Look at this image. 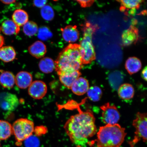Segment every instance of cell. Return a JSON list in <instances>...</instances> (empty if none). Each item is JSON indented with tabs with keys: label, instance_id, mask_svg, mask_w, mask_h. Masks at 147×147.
<instances>
[{
	"label": "cell",
	"instance_id": "52a82bcc",
	"mask_svg": "<svg viewBox=\"0 0 147 147\" xmlns=\"http://www.w3.org/2000/svg\"><path fill=\"white\" fill-rule=\"evenodd\" d=\"M100 108L102 111V120L105 124L112 125L117 124L120 119V115L115 105L107 103L101 106Z\"/></svg>",
	"mask_w": 147,
	"mask_h": 147
},
{
	"label": "cell",
	"instance_id": "ffe728a7",
	"mask_svg": "<svg viewBox=\"0 0 147 147\" xmlns=\"http://www.w3.org/2000/svg\"><path fill=\"white\" fill-rule=\"evenodd\" d=\"M117 90L119 96L123 100H130L133 98L135 94L133 86L129 84H121Z\"/></svg>",
	"mask_w": 147,
	"mask_h": 147
},
{
	"label": "cell",
	"instance_id": "4316f807",
	"mask_svg": "<svg viewBox=\"0 0 147 147\" xmlns=\"http://www.w3.org/2000/svg\"><path fill=\"white\" fill-rule=\"evenodd\" d=\"M23 31L26 36H32L37 33L38 27L37 24L34 22L28 21L23 26Z\"/></svg>",
	"mask_w": 147,
	"mask_h": 147
},
{
	"label": "cell",
	"instance_id": "44dd1931",
	"mask_svg": "<svg viewBox=\"0 0 147 147\" xmlns=\"http://www.w3.org/2000/svg\"><path fill=\"white\" fill-rule=\"evenodd\" d=\"M125 66L128 73L132 75L140 70L142 64L139 59L136 57H131L127 60Z\"/></svg>",
	"mask_w": 147,
	"mask_h": 147
},
{
	"label": "cell",
	"instance_id": "603a6c76",
	"mask_svg": "<svg viewBox=\"0 0 147 147\" xmlns=\"http://www.w3.org/2000/svg\"><path fill=\"white\" fill-rule=\"evenodd\" d=\"M38 67L42 72L45 74L50 73L55 69V62L51 58H44L40 60Z\"/></svg>",
	"mask_w": 147,
	"mask_h": 147
},
{
	"label": "cell",
	"instance_id": "7a4b0ae2",
	"mask_svg": "<svg viewBox=\"0 0 147 147\" xmlns=\"http://www.w3.org/2000/svg\"><path fill=\"white\" fill-rule=\"evenodd\" d=\"M55 63L59 76L82 69L80 45L69 44L60 53Z\"/></svg>",
	"mask_w": 147,
	"mask_h": 147
},
{
	"label": "cell",
	"instance_id": "836d02e7",
	"mask_svg": "<svg viewBox=\"0 0 147 147\" xmlns=\"http://www.w3.org/2000/svg\"><path fill=\"white\" fill-rule=\"evenodd\" d=\"M1 27H0V48L3 47V45H4L5 40L3 36L2 35L1 33Z\"/></svg>",
	"mask_w": 147,
	"mask_h": 147
},
{
	"label": "cell",
	"instance_id": "2e32d148",
	"mask_svg": "<svg viewBox=\"0 0 147 147\" xmlns=\"http://www.w3.org/2000/svg\"><path fill=\"white\" fill-rule=\"evenodd\" d=\"M81 75L79 71H76L64 74L59 75V78L61 82L66 87L71 89L72 84Z\"/></svg>",
	"mask_w": 147,
	"mask_h": 147
},
{
	"label": "cell",
	"instance_id": "6da1fadb",
	"mask_svg": "<svg viewBox=\"0 0 147 147\" xmlns=\"http://www.w3.org/2000/svg\"><path fill=\"white\" fill-rule=\"evenodd\" d=\"M95 120L90 110L80 111L68 119L64 128L73 144L78 147H86L88 140L97 133Z\"/></svg>",
	"mask_w": 147,
	"mask_h": 147
},
{
	"label": "cell",
	"instance_id": "83f0119b",
	"mask_svg": "<svg viewBox=\"0 0 147 147\" xmlns=\"http://www.w3.org/2000/svg\"><path fill=\"white\" fill-rule=\"evenodd\" d=\"M42 17L44 19L48 21L53 20L54 17V10L49 5H45L42 8L41 11Z\"/></svg>",
	"mask_w": 147,
	"mask_h": 147
},
{
	"label": "cell",
	"instance_id": "d6986e66",
	"mask_svg": "<svg viewBox=\"0 0 147 147\" xmlns=\"http://www.w3.org/2000/svg\"><path fill=\"white\" fill-rule=\"evenodd\" d=\"M15 50L11 46H5L0 48V60L5 62L13 61L16 58Z\"/></svg>",
	"mask_w": 147,
	"mask_h": 147
},
{
	"label": "cell",
	"instance_id": "9c48e42d",
	"mask_svg": "<svg viewBox=\"0 0 147 147\" xmlns=\"http://www.w3.org/2000/svg\"><path fill=\"white\" fill-rule=\"evenodd\" d=\"M47 85L45 82L41 80L33 82L28 89L29 95L36 100L43 98L47 94Z\"/></svg>",
	"mask_w": 147,
	"mask_h": 147
},
{
	"label": "cell",
	"instance_id": "8992f818",
	"mask_svg": "<svg viewBox=\"0 0 147 147\" xmlns=\"http://www.w3.org/2000/svg\"><path fill=\"white\" fill-rule=\"evenodd\" d=\"M147 117L146 113H138L133 121V126L136 131L134 139L129 142L130 147H134L136 144L142 139L143 142L147 141Z\"/></svg>",
	"mask_w": 147,
	"mask_h": 147
},
{
	"label": "cell",
	"instance_id": "7c38bea8",
	"mask_svg": "<svg viewBox=\"0 0 147 147\" xmlns=\"http://www.w3.org/2000/svg\"><path fill=\"white\" fill-rule=\"evenodd\" d=\"M89 88L88 81L85 78L80 77L74 82L70 89L75 94L81 96L87 93Z\"/></svg>",
	"mask_w": 147,
	"mask_h": 147
},
{
	"label": "cell",
	"instance_id": "f1b7e54d",
	"mask_svg": "<svg viewBox=\"0 0 147 147\" xmlns=\"http://www.w3.org/2000/svg\"><path fill=\"white\" fill-rule=\"evenodd\" d=\"M38 30V37L41 40H47L52 36V33L47 27H42Z\"/></svg>",
	"mask_w": 147,
	"mask_h": 147
},
{
	"label": "cell",
	"instance_id": "30bf717a",
	"mask_svg": "<svg viewBox=\"0 0 147 147\" xmlns=\"http://www.w3.org/2000/svg\"><path fill=\"white\" fill-rule=\"evenodd\" d=\"M139 38L138 29L132 25L123 33L122 36L123 45L124 47H127L135 44L138 41Z\"/></svg>",
	"mask_w": 147,
	"mask_h": 147
},
{
	"label": "cell",
	"instance_id": "1f68e13d",
	"mask_svg": "<svg viewBox=\"0 0 147 147\" xmlns=\"http://www.w3.org/2000/svg\"><path fill=\"white\" fill-rule=\"evenodd\" d=\"M47 2V1H33V4L38 8H42L46 5Z\"/></svg>",
	"mask_w": 147,
	"mask_h": 147
},
{
	"label": "cell",
	"instance_id": "484cf974",
	"mask_svg": "<svg viewBox=\"0 0 147 147\" xmlns=\"http://www.w3.org/2000/svg\"><path fill=\"white\" fill-rule=\"evenodd\" d=\"M87 93L90 100L94 102L100 100L102 95V90L96 86L89 88Z\"/></svg>",
	"mask_w": 147,
	"mask_h": 147
},
{
	"label": "cell",
	"instance_id": "3957f363",
	"mask_svg": "<svg viewBox=\"0 0 147 147\" xmlns=\"http://www.w3.org/2000/svg\"><path fill=\"white\" fill-rule=\"evenodd\" d=\"M125 130L118 124L101 127L97 133V147H120L126 135Z\"/></svg>",
	"mask_w": 147,
	"mask_h": 147
},
{
	"label": "cell",
	"instance_id": "4dcf8cb0",
	"mask_svg": "<svg viewBox=\"0 0 147 147\" xmlns=\"http://www.w3.org/2000/svg\"><path fill=\"white\" fill-rule=\"evenodd\" d=\"M82 8H85L91 7L94 3V1H77Z\"/></svg>",
	"mask_w": 147,
	"mask_h": 147
},
{
	"label": "cell",
	"instance_id": "ba28073f",
	"mask_svg": "<svg viewBox=\"0 0 147 147\" xmlns=\"http://www.w3.org/2000/svg\"><path fill=\"white\" fill-rule=\"evenodd\" d=\"M19 105V100L16 95L8 92L0 93V108L5 111H12Z\"/></svg>",
	"mask_w": 147,
	"mask_h": 147
},
{
	"label": "cell",
	"instance_id": "8fae6325",
	"mask_svg": "<svg viewBox=\"0 0 147 147\" xmlns=\"http://www.w3.org/2000/svg\"><path fill=\"white\" fill-rule=\"evenodd\" d=\"M62 37L64 40L69 43L76 42L80 36L76 26L68 25L61 29Z\"/></svg>",
	"mask_w": 147,
	"mask_h": 147
},
{
	"label": "cell",
	"instance_id": "ac0fdd59",
	"mask_svg": "<svg viewBox=\"0 0 147 147\" xmlns=\"http://www.w3.org/2000/svg\"><path fill=\"white\" fill-rule=\"evenodd\" d=\"M117 2L120 3L121 6L120 10L121 12H127L128 10H131V13L132 14L135 13V11L139 9L140 5L143 1H117Z\"/></svg>",
	"mask_w": 147,
	"mask_h": 147
},
{
	"label": "cell",
	"instance_id": "7402d4cb",
	"mask_svg": "<svg viewBox=\"0 0 147 147\" xmlns=\"http://www.w3.org/2000/svg\"><path fill=\"white\" fill-rule=\"evenodd\" d=\"M12 21L18 26H23L28 21L29 16L26 12L22 9H17L14 12L12 16Z\"/></svg>",
	"mask_w": 147,
	"mask_h": 147
},
{
	"label": "cell",
	"instance_id": "e575fe53",
	"mask_svg": "<svg viewBox=\"0 0 147 147\" xmlns=\"http://www.w3.org/2000/svg\"><path fill=\"white\" fill-rule=\"evenodd\" d=\"M2 3L6 5H9L12 4L16 2V1L15 0H11V1H1Z\"/></svg>",
	"mask_w": 147,
	"mask_h": 147
},
{
	"label": "cell",
	"instance_id": "5b68a950",
	"mask_svg": "<svg viewBox=\"0 0 147 147\" xmlns=\"http://www.w3.org/2000/svg\"><path fill=\"white\" fill-rule=\"evenodd\" d=\"M12 128L13 134L19 142L24 141L32 135L34 130V122L25 118L18 119L15 121Z\"/></svg>",
	"mask_w": 147,
	"mask_h": 147
},
{
	"label": "cell",
	"instance_id": "277c9868",
	"mask_svg": "<svg viewBox=\"0 0 147 147\" xmlns=\"http://www.w3.org/2000/svg\"><path fill=\"white\" fill-rule=\"evenodd\" d=\"M82 26L84 36L80 45L81 62L83 65L91 63L96 58L92 38L94 33L98 29V27L88 22L82 25Z\"/></svg>",
	"mask_w": 147,
	"mask_h": 147
},
{
	"label": "cell",
	"instance_id": "d590c367",
	"mask_svg": "<svg viewBox=\"0 0 147 147\" xmlns=\"http://www.w3.org/2000/svg\"><path fill=\"white\" fill-rule=\"evenodd\" d=\"M0 146H1V143H0Z\"/></svg>",
	"mask_w": 147,
	"mask_h": 147
},
{
	"label": "cell",
	"instance_id": "5bb4252c",
	"mask_svg": "<svg viewBox=\"0 0 147 147\" xmlns=\"http://www.w3.org/2000/svg\"><path fill=\"white\" fill-rule=\"evenodd\" d=\"M0 84L3 88L11 89L16 84L15 76L10 71L0 70Z\"/></svg>",
	"mask_w": 147,
	"mask_h": 147
},
{
	"label": "cell",
	"instance_id": "cb8c5ba5",
	"mask_svg": "<svg viewBox=\"0 0 147 147\" xmlns=\"http://www.w3.org/2000/svg\"><path fill=\"white\" fill-rule=\"evenodd\" d=\"M13 134L12 125L8 121L0 120V140H5Z\"/></svg>",
	"mask_w": 147,
	"mask_h": 147
},
{
	"label": "cell",
	"instance_id": "d4e9b609",
	"mask_svg": "<svg viewBox=\"0 0 147 147\" xmlns=\"http://www.w3.org/2000/svg\"><path fill=\"white\" fill-rule=\"evenodd\" d=\"M123 80V76L119 71L114 72L109 76V83L114 89H118L119 86L122 84Z\"/></svg>",
	"mask_w": 147,
	"mask_h": 147
},
{
	"label": "cell",
	"instance_id": "4fadbf2b",
	"mask_svg": "<svg viewBox=\"0 0 147 147\" xmlns=\"http://www.w3.org/2000/svg\"><path fill=\"white\" fill-rule=\"evenodd\" d=\"M15 80L16 85L21 89L28 88L33 82L32 75L26 71L18 72L15 77Z\"/></svg>",
	"mask_w": 147,
	"mask_h": 147
},
{
	"label": "cell",
	"instance_id": "e0dca14e",
	"mask_svg": "<svg viewBox=\"0 0 147 147\" xmlns=\"http://www.w3.org/2000/svg\"><path fill=\"white\" fill-rule=\"evenodd\" d=\"M0 27L1 31L7 36L17 35L19 33L20 30V27L11 20H5Z\"/></svg>",
	"mask_w": 147,
	"mask_h": 147
},
{
	"label": "cell",
	"instance_id": "9a60e30c",
	"mask_svg": "<svg viewBox=\"0 0 147 147\" xmlns=\"http://www.w3.org/2000/svg\"><path fill=\"white\" fill-rule=\"evenodd\" d=\"M28 51L30 54L34 57L41 58L45 56L47 52V47L43 42L38 41L29 47Z\"/></svg>",
	"mask_w": 147,
	"mask_h": 147
},
{
	"label": "cell",
	"instance_id": "d6a6232c",
	"mask_svg": "<svg viewBox=\"0 0 147 147\" xmlns=\"http://www.w3.org/2000/svg\"><path fill=\"white\" fill-rule=\"evenodd\" d=\"M147 67H145L144 69H143L142 71V78L144 79L146 81H147Z\"/></svg>",
	"mask_w": 147,
	"mask_h": 147
},
{
	"label": "cell",
	"instance_id": "f546056e",
	"mask_svg": "<svg viewBox=\"0 0 147 147\" xmlns=\"http://www.w3.org/2000/svg\"><path fill=\"white\" fill-rule=\"evenodd\" d=\"M26 147H38L40 141L38 138L32 135L24 141Z\"/></svg>",
	"mask_w": 147,
	"mask_h": 147
}]
</instances>
